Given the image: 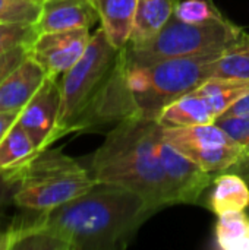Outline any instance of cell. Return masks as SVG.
Returning a JSON list of instances; mask_svg holds the SVG:
<instances>
[{
  "label": "cell",
  "instance_id": "6",
  "mask_svg": "<svg viewBox=\"0 0 249 250\" xmlns=\"http://www.w3.org/2000/svg\"><path fill=\"white\" fill-rule=\"evenodd\" d=\"M247 31L226 16L205 23H188L178 16L169 19L151 40L123 47L129 66H148L161 60L223 53L245 37Z\"/></svg>",
  "mask_w": 249,
  "mask_h": 250
},
{
  "label": "cell",
  "instance_id": "9",
  "mask_svg": "<svg viewBox=\"0 0 249 250\" xmlns=\"http://www.w3.org/2000/svg\"><path fill=\"white\" fill-rule=\"evenodd\" d=\"M157 152L164 179L167 204H198L203 193L213 185L216 176L204 171L198 164L172 146L163 138V132L157 141Z\"/></svg>",
  "mask_w": 249,
  "mask_h": 250
},
{
  "label": "cell",
  "instance_id": "3",
  "mask_svg": "<svg viewBox=\"0 0 249 250\" xmlns=\"http://www.w3.org/2000/svg\"><path fill=\"white\" fill-rule=\"evenodd\" d=\"M160 133L156 119L132 116L116 123L91 157V177L136 192L156 211L169 207L157 152Z\"/></svg>",
  "mask_w": 249,
  "mask_h": 250
},
{
  "label": "cell",
  "instance_id": "8",
  "mask_svg": "<svg viewBox=\"0 0 249 250\" xmlns=\"http://www.w3.org/2000/svg\"><path fill=\"white\" fill-rule=\"evenodd\" d=\"M163 138L204 171L219 176L229 171L245 148L216 123L194 126H163Z\"/></svg>",
  "mask_w": 249,
  "mask_h": 250
},
{
  "label": "cell",
  "instance_id": "15",
  "mask_svg": "<svg viewBox=\"0 0 249 250\" xmlns=\"http://www.w3.org/2000/svg\"><path fill=\"white\" fill-rule=\"evenodd\" d=\"M38 152L34 141L16 120L0 142V179L13 182Z\"/></svg>",
  "mask_w": 249,
  "mask_h": 250
},
{
  "label": "cell",
  "instance_id": "22",
  "mask_svg": "<svg viewBox=\"0 0 249 250\" xmlns=\"http://www.w3.org/2000/svg\"><path fill=\"white\" fill-rule=\"evenodd\" d=\"M37 35L38 29L32 23L0 22V56L21 45H31Z\"/></svg>",
  "mask_w": 249,
  "mask_h": 250
},
{
  "label": "cell",
  "instance_id": "29",
  "mask_svg": "<svg viewBox=\"0 0 249 250\" xmlns=\"http://www.w3.org/2000/svg\"><path fill=\"white\" fill-rule=\"evenodd\" d=\"M247 182H248V185H249V180H247ZM247 214H248V215H249V207H248V208H247Z\"/></svg>",
  "mask_w": 249,
  "mask_h": 250
},
{
  "label": "cell",
  "instance_id": "24",
  "mask_svg": "<svg viewBox=\"0 0 249 250\" xmlns=\"http://www.w3.org/2000/svg\"><path fill=\"white\" fill-rule=\"evenodd\" d=\"M29 47L31 45H21L0 56V85L22 62L26 60V57L29 56Z\"/></svg>",
  "mask_w": 249,
  "mask_h": 250
},
{
  "label": "cell",
  "instance_id": "4",
  "mask_svg": "<svg viewBox=\"0 0 249 250\" xmlns=\"http://www.w3.org/2000/svg\"><path fill=\"white\" fill-rule=\"evenodd\" d=\"M220 54L179 57L148 66L126 64V85L136 116L158 120L169 104L213 78V63Z\"/></svg>",
  "mask_w": 249,
  "mask_h": 250
},
{
  "label": "cell",
  "instance_id": "16",
  "mask_svg": "<svg viewBox=\"0 0 249 250\" xmlns=\"http://www.w3.org/2000/svg\"><path fill=\"white\" fill-rule=\"evenodd\" d=\"M138 0H94L101 28L110 42L123 48L131 37Z\"/></svg>",
  "mask_w": 249,
  "mask_h": 250
},
{
  "label": "cell",
  "instance_id": "10",
  "mask_svg": "<svg viewBox=\"0 0 249 250\" xmlns=\"http://www.w3.org/2000/svg\"><path fill=\"white\" fill-rule=\"evenodd\" d=\"M91 40L90 29L41 32L29 47V56L47 76L62 78L85 53Z\"/></svg>",
  "mask_w": 249,
  "mask_h": 250
},
{
  "label": "cell",
  "instance_id": "12",
  "mask_svg": "<svg viewBox=\"0 0 249 250\" xmlns=\"http://www.w3.org/2000/svg\"><path fill=\"white\" fill-rule=\"evenodd\" d=\"M98 21L100 15L94 0H44L35 26L38 34L81 28L91 29Z\"/></svg>",
  "mask_w": 249,
  "mask_h": 250
},
{
  "label": "cell",
  "instance_id": "27",
  "mask_svg": "<svg viewBox=\"0 0 249 250\" xmlns=\"http://www.w3.org/2000/svg\"><path fill=\"white\" fill-rule=\"evenodd\" d=\"M229 171L238 173L241 174L245 180H249V158L248 157H242Z\"/></svg>",
  "mask_w": 249,
  "mask_h": 250
},
{
  "label": "cell",
  "instance_id": "11",
  "mask_svg": "<svg viewBox=\"0 0 249 250\" xmlns=\"http://www.w3.org/2000/svg\"><path fill=\"white\" fill-rule=\"evenodd\" d=\"M60 114V78L47 76L40 89L19 111L18 123L25 129L35 146L43 151L57 141Z\"/></svg>",
  "mask_w": 249,
  "mask_h": 250
},
{
  "label": "cell",
  "instance_id": "28",
  "mask_svg": "<svg viewBox=\"0 0 249 250\" xmlns=\"http://www.w3.org/2000/svg\"><path fill=\"white\" fill-rule=\"evenodd\" d=\"M244 157H248L249 158V145L245 148V151H244Z\"/></svg>",
  "mask_w": 249,
  "mask_h": 250
},
{
  "label": "cell",
  "instance_id": "17",
  "mask_svg": "<svg viewBox=\"0 0 249 250\" xmlns=\"http://www.w3.org/2000/svg\"><path fill=\"white\" fill-rule=\"evenodd\" d=\"M179 0H138L129 45L142 44L156 37L175 13Z\"/></svg>",
  "mask_w": 249,
  "mask_h": 250
},
{
  "label": "cell",
  "instance_id": "1",
  "mask_svg": "<svg viewBox=\"0 0 249 250\" xmlns=\"http://www.w3.org/2000/svg\"><path fill=\"white\" fill-rule=\"evenodd\" d=\"M126 85L123 48L114 47L100 26L81 59L60 78L57 139L134 116Z\"/></svg>",
  "mask_w": 249,
  "mask_h": 250
},
{
  "label": "cell",
  "instance_id": "19",
  "mask_svg": "<svg viewBox=\"0 0 249 250\" xmlns=\"http://www.w3.org/2000/svg\"><path fill=\"white\" fill-rule=\"evenodd\" d=\"M213 78L249 79V34L223 51L213 63Z\"/></svg>",
  "mask_w": 249,
  "mask_h": 250
},
{
  "label": "cell",
  "instance_id": "26",
  "mask_svg": "<svg viewBox=\"0 0 249 250\" xmlns=\"http://www.w3.org/2000/svg\"><path fill=\"white\" fill-rule=\"evenodd\" d=\"M18 116V111H0V142L9 132V129L16 123Z\"/></svg>",
  "mask_w": 249,
  "mask_h": 250
},
{
  "label": "cell",
  "instance_id": "23",
  "mask_svg": "<svg viewBox=\"0 0 249 250\" xmlns=\"http://www.w3.org/2000/svg\"><path fill=\"white\" fill-rule=\"evenodd\" d=\"M216 125L244 148L249 145V117H220Z\"/></svg>",
  "mask_w": 249,
  "mask_h": 250
},
{
  "label": "cell",
  "instance_id": "18",
  "mask_svg": "<svg viewBox=\"0 0 249 250\" xmlns=\"http://www.w3.org/2000/svg\"><path fill=\"white\" fill-rule=\"evenodd\" d=\"M216 245L223 250H249V215L247 211L227 212L216 224Z\"/></svg>",
  "mask_w": 249,
  "mask_h": 250
},
{
  "label": "cell",
  "instance_id": "25",
  "mask_svg": "<svg viewBox=\"0 0 249 250\" xmlns=\"http://www.w3.org/2000/svg\"><path fill=\"white\" fill-rule=\"evenodd\" d=\"M220 117H249V92L233 103Z\"/></svg>",
  "mask_w": 249,
  "mask_h": 250
},
{
  "label": "cell",
  "instance_id": "14",
  "mask_svg": "<svg viewBox=\"0 0 249 250\" xmlns=\"http://www.w3.org/2000/svg\"><path fill=\"white\" fill-rule=\"evenodd\" d=\"M205 207L217 217L227 212L247 211L249 207L248 182L238 173L226 171L214 177Z\"/></svg>",
  "mask_w": 249,
  "mask_h": 250
},
{
  "label": "cell",
  "instance_id": "21",
  "mask_svg": "<svg viewBox=\"0 0 249 250\" xmlns=\"http://www.w3.org/2000/svg\"><path fill=\"white\" fill-rule=\"evenodd\" d=\"M175 16L188 23H205L225 18L213 0H179L175 6Z\"/></svg>",
  "mask_w": 249,
  "mask_h": 250
},
{
  "label": "cell",
  "instance_id": "2",
  "mask_svg": "<svg viewBox=\"0 0 249 250\" xmlns=\"http://www.w3.org/2000/svg\"><path fill=\"white\" fill-rule=\"evenodd\" d=\"M157 211L134 190L95 183L84 195L29 218L50 231L65 250H117L126 248L139 227Z\"/></svg>",
  "mask_w": 249,
  "mask_h": 250
},
{
  "label": "cell",
  "instance_id": "20",
  "mask_svg": "<svg viewBox=\"0 0 249 250\" xmlns=\"http://www.w3.org/2000/svg\"><path fill=\"white\" fill-rule=\"evenodd\" d=\"M44 0H0V22L37 25Z\"/></svg>",
  "mask_w": 249,
  "mask_h": 250
},
{
  "label": "cell",
  "instance_id": "7",
  "mask_svg": "<svg viewBox=\"0 0 249 250\" xmlns=\"http://www.w3.org/2000/svg\"><path fill=\"white\" fill-rule=\"evenodd\" d=\"M249 92V79L210 78L191 92L169 104L158 122L163 126H194L216 120Z\"/></svg>",
  "mask_w": 249,
  "mask_h": 250
},
{
  "label": "cell",
  "instance_id": "5",
  "mask_svg": "<svg viewBox=\"0 0 249 250\" xmlns=\"http://www.w3.org/2000/svg\"><path fill=\"white\" fill-rule=\"evenodd\" d=\"M13 202L29 212H43L63 205L85 192L95 180L90 170L62 149L45 148L15 177Z\"/></svg>",
  "mask_w": 249,
  "mask_h": 250
},
{
  "label": "cell",
  "instance_id": "13",
  "mask_svg": "<svg viewBox=\"0 0 249 250\" xmlns=\"http://www.w3.org/2000/svg\"><path fill=\"white\" fill-rule=\"evenodd\" d=\"M47 75L28 56L0 85V111H21L40 89Z\"/></svg>",
  "mask_w": 249,
  "mask_h": 250
}]
</instances>
